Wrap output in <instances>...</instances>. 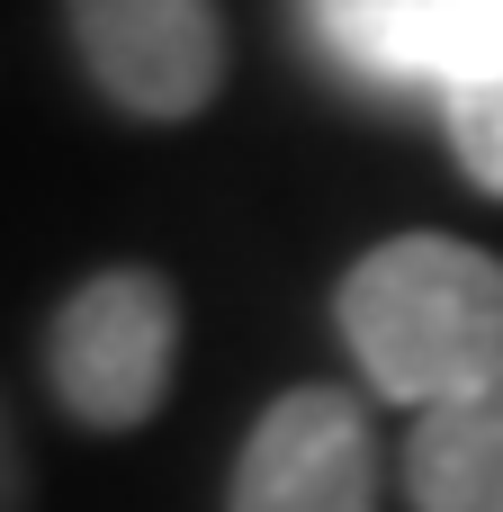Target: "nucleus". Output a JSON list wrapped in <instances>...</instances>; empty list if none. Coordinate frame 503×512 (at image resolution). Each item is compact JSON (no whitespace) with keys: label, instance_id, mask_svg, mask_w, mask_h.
<instances>
[{"label":"nucleus","instance_id":"1","mask_svg":"<svg viewBox=\"0 0 503 512\" xmlns=\"http://www.w3.org/2000/svg\"><path fill=\"white\" fill-rule=\"evenodd\" d=\"M333 324L369 396L432 414L503 369V261L459 234H387L342 270Z\"/></svg>","mask_w":503,"mask_h":512},{"label":"nucleus","instance_id":"2","mask_svg":"<svg viewBox=\"0 0 503 512\" xmlns=\"http://www.w3.org/2000/svg\"><path fill=\"white\" fill-rule=\"evenodd\" d=\"M180 378V288L153 261L90 270L45 324V387L81 432H144Z\"/></svg>","mask_w":503,"mask_h":512},{"label":"nucleus","instance_id":"3","mask_svg":"<svg viewBox=\"0 0 503 512\" xmlns=\"http://www.w3.org/2000/svg\"><path fill=\"white\" fill-rule=\"evenodd\" d=\"M72 63L135 126H189L216 108L234 72V36L216 0H63Z\"/></svg>","mask_w":503,"mask_h":512},{"label":"nucleus","instance_id":"4","mask_svg":"<svg viewBox=\"0 0 503 512\" xmlns=\"http://www.w3.org/2000/svg\"><path fill=\"white\" fill-rule=\"evenodd\" d=\"M225 512H378V432L351 387H288L234 450Z\"/></svg>","mask_w":503,"mask_h":512},{"label":"nucleus","instance_id":"5","mask_svg":"<svg viewBox=\"0 0 503 512\" xmlns=\"http://www.w3.org/2000/svg\"><path fill=\"white\" fill-rule=\"evenodd\" d=\"M495 0H297V36L360 99H441Z\"/></svg>","mask_w":503,"mask_h":512},{"label":"nucleus","instance_id":"6","mask_svg":"<svg viewBox=\"0 0 503 512\" xmlns=\"http://www.w3.org/2000/svg\"><path fill=\"white\" fill-rule=\"evenodd\" d=\"M405 495L414 512H503V369L477 378L468 396L414 414Z\"/></svg>","mask_w":503,"mask_h":512},{"label":"nucleus","instance_id":"7","mask_svg":"<svg viewBox=\"0 0 503 512\" xmlns=\"http://www.w3.org/2000/svg\"><path fill=\"white\" fill-rule=\"evenodd\" d=\"M432 108H441V135H450L459 171L486 198H503V0H495V18L477 27V45L459 54V72L441 81Z\"/></svg>","mask_w":503,"mask_h":512},{"label":"nucleus","instance_id":"8","mask_svg":"<svg viewBox=\"0 0 503 512\" xmlns=\"http://www.w3.org/2000/svg\"><path fill=\"white\" fill-rule=\"evenodd\" d=\"M0 512H36V459H27V423L0 387Z\"/></svg>","mask_w":503,"mask_h":512}]
</instances>
